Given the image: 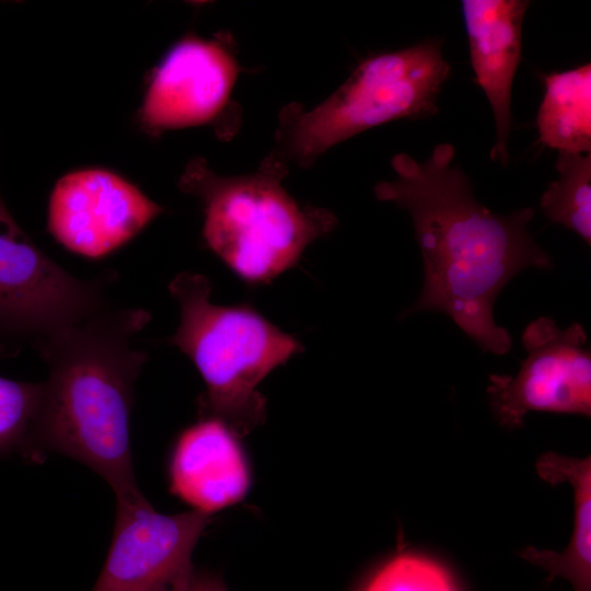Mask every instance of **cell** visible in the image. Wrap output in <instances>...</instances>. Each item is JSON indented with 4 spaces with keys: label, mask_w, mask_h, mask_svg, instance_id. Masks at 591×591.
<instances>
[{
    "label": "cell",
    "mask_w": 591,
    "mask_h": 591,
    "mask_svg": "<svg viewBox=\"0 0 591 591\" xmlns=\"http://www.w3.org/2000/svg\"><path fill=\"white\" fill-rule=\"evenodd\" d=\"M530 1L464 0L463 18L472 68L496 123L494 161L507 164L511 127V89L521 60L522 23Z\"/></svg>",
    "instance_id": "obj_11"
},
{
    "label": "cell",
    "mask_w": 591,
    "mask_h": 591,
    "mask_svg": "<svg viewBox=\"0 0 591 591\" xmlns=\"http://www.w3.org/2000/svg\"><path fill=\"white\" fill-rule=\"evenodd\" d=\"M150 318L143 309L107 306L33 347L48 376L24 460L40 463L47 454H62L97 473L116 499L141 493L130 418L136 381L149 356L132 344Z\"/></svg>",
    "instance_id": "obj_2"
},
{
    "label": "cell",
    "mask_w": 591,
    "mask_h": 591,
    "mask_svg": "<svg viewBox=\"0 0 591 591\" xmlns=\"http://www.w3.org/2000/svg\"><path fill=\"white\" fill-rule=\"evenodd\" d=\"M359 591H459L450 572L438 561L401 553L381 565Z\"/></svg>",
    "instance_id": "obj_16"
},
{
    "label": "cell",
    "mask_w": 591,
    "mask_h": 591,
    "mask_svg": "<svg viewBox=\"0 0 591 591\" xmlns=\"http://www.w3.org/2000/svg\"><path fill=\"white\" fill-rule=\"evenodd\" d=\"M187 591H228V589L216 573L196 571Z\"/></svg>",
    "instance_id": "obj_18"
},
{
    "label": "cell",
    "mask_w": 591,
    "mask_h": 591,
    "mask_svg": "<svg viewBox=\"0 0 591 591\" xmlns=\"http://www.w3.org/2000/svg\"><path fill=\"white\" fill-rule=\"evenodd\" d=\"M116 501L111 546L91 591H187L194 548L211 514L160 513L142 493Z\"/></svg>",
    "instance_id": "obj_8"
},
{
    "label": "cell",
    "mask_w": 591,
    "mask_h": 591,
    "mask_svg": "<svg viewBox=\"0 0 591 591\" xmlns=\"http://www.w3.org/2000/svg\"><path fill=\"white\" fill-rule=\"evenodd\" d=\"M163 209L136 186L101 169L66 174L48 204V230L72 253L100 258L136 236Z\"/></svg>",
    "instance_id": "obj_9"
},
{
    "label": "cell",
    "mask_w": 591,
    "mask_h": 591,
    "mask_svg": "<svg viewBox=\"0 0 591 591\" xmlns=\"http://www.w3.org/2000/svg\"><path fill=\"white\" fill-rule=\"evenodd\" d=\"M526 358L515 375L490 374V408L506 429L524 426L530 412L591 416V348L584 327L566 328L541 316L521 336Z\"/></svg>",
    "instance_id": "obj_7"
},
{
    "label": "cell",
    "mask_w": 591,
    "mask_h": 591,
    "mask_svg": "<svg viewBox=\"0 0 591 591\" xmlns=\"http://www.w3.org/2000/svg\"><path fill=\"white\" fill-rule=\"evenodd\" d=\"M536 126L540 141L559 152L591 151V65L545 77Z\"/></svg>",
    "instance_id": "obj_14"
},
{
    "label": "cell",
    "mask_w": 591,
    "mask_h": 591,
    "mask_svg": "<svg viewBox=\"0 0 591 591\" xmlns=\"http://www.w3.org/2000/svg\"><path fill=\"white\" fill-rule=\"evenodd\" d=\"M450 76L451 66L436 39L367 58L320 105L297 115L286 113L283 147L290 158L305 164L369 128L434 115Z\"/></svg>",
    "instance_id": "obj_5"
},
{
    "label": "cell",
    "mask_w": 591,
    "mask_h": 591,
    "mask_svg": "<svg viewBox=\"0 0 591 591\" xmlns=\"http://www.w3.org/2000/svg\"><path fill=\"white\" fill-rule=\"evenodd\" d=\"M234 57L219 43L181 40L157 69L139 112L151 131L201 125L225 106L237 77Z\"/></svg>",
    "instance_id": "obj_10"
},
{
    "label": "cell",
    "mask_w": 591,
    "mask_h": 591,
    "mask_svg": "<svg viewBox=\"0 0 591 591\" xmlns=\"http://www.w3.org/2000/svg\"><path fill=\"white\" fill-rule=\"evenodd\" d=\"M282 171L270 158L263 171L221 177L198 160L181 178V188L202 201L208 247L247 282H268L293 267L337 223L325 209L299 205L281 186Z\"/></svg>",
    "instance_id": "obj_4"
},
{
    "label": "cell",
    "mask_w": 591,
    "mask_h": 591,
    "mask_svg": "<svg viewBox=\"0 0 591 591\" xmlns=\"http://www.w3.org/2000/svg\"><path fill=\"white\" fill-rule=\"evenodd\" d=\"M236 438L215 418H200L185 429L170 459L171 493L208 514L240 501L251 477Z\"/></svg>",
    "instance_id": "obj_12"
},
{
    "label": "cell",
    "mask_w": 591,
    "mask_h": 591,
    "mask_svg": "<svg viewBox=\"0 0 591 591\" xmlns=\"http://www.w3.org/2000/svg\"><path fill=\"white\" fill-rule=\"evenodd\" d=\"M454 155L451 143L438 144L425 162L398 153L396 178L374 187L376 199L409 212L422 256V290L402 317L444 313L483 351L503 356L512 336L495 322L496 299L520 271L551 269L552 258L528 230L534 209L497 215L479 204Z\"/></svg>",
    "instance_id": "obj_1"
},
{
    "label": "cell",
    "mask_w": 591,
    "mask_h": 591,
    "mask_svg": "<svg viewBox=\"0 0 591 591\" xmlns=\"http://www.w3.org/2000/svg\"><path fill=\"white\" fill-rule=\"evenodd\" d=\"M559 177L549 183L540 208L554 223L571 230L591 244V154L559 152Z\"/></svg>",
    "instance_id": "obj_15"
},
{
    "label": "cell",
    "mask_w": 591,
    "mask_h": 591,
    "mask_svg": "<svg viewBox=\"0 0 591 591\" xmlns=\"http://www.w3.org/2000/svg\"><path fill=\"white\" fill-rule=\"evenodd\" d=\"M535 468L551 485L568 483L573 488V528L563 552L529 546L518 556L544 569L548 581L560 577L570 582L573 591H591V456L578 459L547 452L537 459Z\"/></svg>",
    "instance_id": "obj_13"
},
{
    "label": "cell",
    "mask_w": 591,
    "mask_h": 591,
    "mask_svg": "<svg viewBox=\"0 0 591 591\" xmlns=\"http://www.w3.org/2000/svg\"><path fill=\"white\" fill-rule=\"evenodd\" d=\"M169 289L181 314L170 340L206 384L200 418L222 421L236 437L248 434L266 419V399L257 385L303 346L248 305L212 303V285L201 274L182 271Z\"/></svg>",
    "instance_id": "obj_3"
},
{
    "label": "cell",
    "mask_w": 591,
    "mask_h": 591,
    "mask_svg": "<svg viewBox=\"0 0 591 591\" xmlns=\"http://www.w3.org/2000/svg\"><path fill=\"white\" fill-rule=\"evenodd\" d=\"M42 396L43 382L0 376V459L23 457Z\"/></svg>",
    "instance_id": "obj_17"
},
{
    "label": "cell",
    "mask_w": 591,
    "mask_h": 591,
    "mask_svg": "<svg viewBox=\"0 0 591 591\" xmlns=\"http://www.w3.org/2000/svg\"><path fill=\"white\" fill-rule=\"evenodd\" d=\"M112 277L82 280L69 274L21 229L0 194V358L107 308Z\"/></svg>",
    "instance_id": "obj_6"
}]
</instances>
